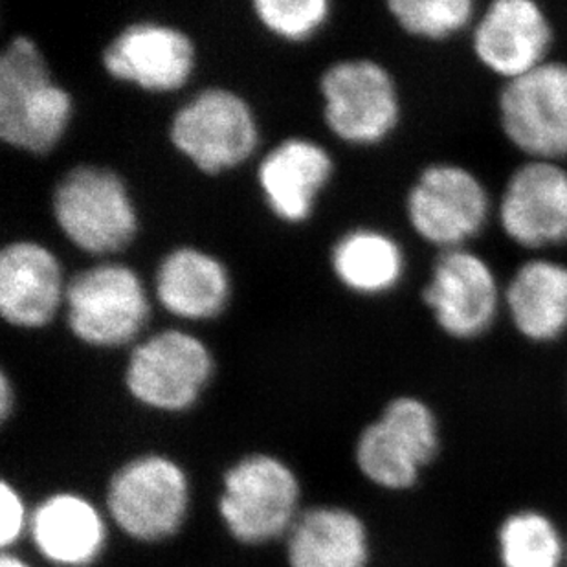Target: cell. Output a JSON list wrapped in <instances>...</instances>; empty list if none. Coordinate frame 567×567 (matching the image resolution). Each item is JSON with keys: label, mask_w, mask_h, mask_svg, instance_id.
Returning a JSON list of instances; mask_svg holds the SVG:
<instances>
[{"label": "cell", "mask_w": 567, "mask_h": 567, "mask_svg": "<svg viewBox=\"0 0 567 567\" xmlns=\"http://www.w3.org/2000/svg\"><path fill=\"white\" fill-rule=\"evenodd\" d=\"M173 145L204 173L239 166L257 145L252 111L236 92L206 89L178 109L169 127Z\"/></svg>", "instance_id": "cell-14"}, {"label": "cell", "mask_w": 567, "mask_h": 567, "mask_svg": "<svg viewBox=\"0 0 567 567\" xmlns=\"http://www.w3.org/2000/svg\"><path fill=\"white\" fill-rule=\"evenodd\" d=\"M64 300L58 257L33 241L6 245L0 252V315L10 326H49Z\"/></svg>", "instance_id": "cell-17"}, {"label": "cell", "mask_w": 567, "mask_h": 567, "mask_svg": "<svg viewBox=\"0 0 567 567\" xmlns=\"http://www.w3.org/2000/svg\"><path fill=\"white\" fill-rule=\"evenodd\" d=\"M72 114V100L55 83L38 44L11 39L0 55V138L17 150L47 155Z\"/></svg>", "instance_id": "cell-3"}, {"label": "cell", "mask_w": 567, "mask_h": 567, "mask_svg": "<svg viewBox=\"0 0 567 567\" xmlns=\"http://www.w3.org/2000/svg\"><path fill=\"white\" fill-rule=\"evenodd\" d=\"M494 231L519 256L567 250V164L519 161L496 193Z\"/></svg>", "instance_id": "cell-5"}, {"label": "cell", "mask_w": 567, "mask_h": 567, "mask_svg": "<svg viewBox=\"0 0 567 567\" xmlns=\"http://www.w3.org/2000/svg\"><path fill=\"white\" fill-rule=\"evenodd\" d=\"M33 546L55 567H91L107 546V524L91 499L55 493L30 514Z\"/></svg>", "instance_id": "cell-18"}, {"label": "cell", "mask_w": 567, "mask_h": 567, "mask_svg": "<svg viewBox=\"0 0 567 567\" xmlns=\"http://www.w3.org/2000/svg\"><path fill=\"white\" fill-rule=\"evenodd\" d=\"M498 557L502 567H564L567 547L547 514L524 508L499 525Z\"/></svg>", "instance_id": "cell-24"}, {"label": "cell", "mask_w": 567, "mask_h": 567, "mask_svg": "<svg viewBox=\"0 0 567 567\" xmlns=\"http://www.w3.org/2000/svg\"><path fill=\"white\" fill-rule=\"evenodd\" d=\"M11 408H13V390H11L10 379L2 373L0 375V419L2 421L10 417Z\"/></svg>", "instance_id": "cell-27"}, {"label": "cell", "mask_w": 567, "mask_h": 567, "mask_svg": "<svg viewBox=\"0 0 567 567\" xmlns=\"http://www.w3.org/2000/svg\"><path fill=\"white\" fill-rule=\"evenodd\" d=\"M331 262L343 287L373 298L395 292L410 268L404 245L379 228L348 231L332 248Z\"/></svg>", "instance_id": "cell-22"}, {"label": "cell", "mask_w": 567, "mask_h": 567, "mask_svg": "<svg viewBox=\"0 0 567 567\" xmlns=\"http://www.w3.org/2000/svg\"><path fill=\"white\" fill-rule=\"evenodd\" d=\"M0 567H32L30 564L24 563L21 557H17V555H11V553L4 551L2 553V557H0Z\"/></svg>", "instance_id": "cell-28"}, {"label": "cell", "mask_w": 567, "mask_h": 567, "mask_svg": "<svg viewBox=\"0 0 567 567\" xmlns=\"http://www.w3.org/2000/svg\"><path fill=\"white\" fill-rule=\"evenodd\" d=\"M331 173L332 161L326 150L311 140L290 138L262 158L257 181L276 217L301 223L311 215L316 195Z\"/></svg>", "instance_id": "cell-19"}, {"label": "cell", "mask_w": 567, "mask_h": 567, "mask_svg": "<svg viewBox=\"0 0 567 567\" xmlns=\"http://www.w3.org/2000/svg\"><path fill=\"white\" fill-rule=\"evenodd\" d=\"M287 538L289 567H368L370 533L359 514L338 505L300 513Z\"/></svg>", "instance_id": "cell-20"}, {"label": "cell", "mask_w": 567, "mask_h": 567, "mask_svg": "<svg viewBox=\"0 0 567 567\" xmlns=\"http://www.w3.org/2000/svg\"><path fill=\"white\" fill-rule=\"evenodd\" d=\"M55 223L89 254L124 250L136 236V214L125 184L105 167L78 166L55 186Z\"/></svg>", "instance_id": "cell-12"}, {"label": "cell", "mask_w": 567, "mask_h": 567, "mask_svg": "<svg viewBox=\"0 0 567 567\" xmlns=\"http://www.w3.org/2000/svg\"><path fill=\"white\" fill-rule=\"evenodd\" d=\"M321 94L327 125L348 144L379 145L401 127V86L380 61L362 58L332 64L321 75Z\"/></svg>", "instance_id": "cell-10"}, {"label": "cell", "mask_w": 567, "mask_h": 567, "mask_svg": "<svg viewBox=\"0 0 567 567\" xmlns=\"http://www.w3.org/2000/svg\"><path fill=\"white\" fill-rule=\"evenodd\" d=\"M466 47L491 78L505 83L557 54V24L547 0L483 2Z\"/></svg>", "instance_id": "cell-9"}, {"label": "cell", "mask_w": 567, "mask_h": 567, "mask_svg": "<svg viewBox=\"0 0 567 567\" xmlns=\"http://www.w3.org/2000/svg\"><path fill=\"white\" fill-rule=\"evenodd\" d=\"M195 50L186 33L156 22L124 28L103 52V66L114 80L144 91H177L188 81Z\"/></svg>", "instance_id": "cell-16"}, {"label": "cell", "mask_w": 567, "mask_h": 567, "mask_svg": "<svg viewBox=\"0 0 567 567\" xmlns=\"http://www.w3.org/2000/svg\"><path fill=\"white\" fill-rule=\"evenodd\" d=\"M441 423L434 406L419 395H396L364 426L354 446L362 476L385 491H408L440 455Z\"/></svg>", "instance_id": "cell-4"}, {"label": "cell", "mask_w": 567, "mask_h": 567, "mask_svg": "<svg viewBox=\"0 0 567 567\" xmlns=\"http://www.w3.org/2000/svg\"><path fill=\"white\" fill-rule=\"evenodd\" d=\"M504 272L482 247L430 252L419 298L435 329L455 343H476L504 323Z\"/></svg>", "instance_id": "cell-2"}, {"label": "cell", "mask_w": 567, "mask_h": 567, "mask_svg": "<svg viewBox=\"0 0 567 567\" xmlns=\"http://www.w3.org/2000/svg\"><path fill=\"white\" fill-rule=\"evenodd\" d=\"M192 491L188 474L172 457L144 454L114 472L107 485V513L124 535L161 544L183 529Z\"/></svg>", "instance_id": "cell-7"}, {"label": "cell", "mask_w": 567, "mask_h": 567, "mask_svg": "<svg viewBox=\"0 0 567 567\" xmlns=\"http://www.w3.org/2000/svg\"><path fill=\"white\" fill-rule=\"evenodd\" d=\"M156 298L184 320H208L225 309L230 281L223 262L197 248H177L158 265Z\"/></svg>", "instance_id": "cell-21"}, {"label": "cell", "mask_w": 567, "mask_h": 567, "mask_svg": "<svg viewBox=\"0 0 567 567\" xmlns=\"http://www.w3.org/2000/svg\"><path fill=\"white\" fill-rule=\"evenodd\" d=\"M496 114L519 161L567 164V58L553 55L527 74L499 83Z\"/></svg>", "instance_id": "cell-8"}, {"label": "cell", "mask_w": 567, "mask_h": 567, "mask_svg": "<svg viewBox=\"0 0 567 567\" xmlns=\"http://www.w3.org/2000/svg\"><path fill=\"white\" fill-rule=\"evenodd\" d=\"M214 373V359L198 338L158 332L128 354L125 388L134 401L156 412H184L198 401Z\"/></svg>", "instance_id": "cell-13"}, {"label": "cell", "mask_w": 567, "mask_h": 567, "mask_svg": "<svg viewBox=\"0 0 567 567\" xmlns=\"http://www.w3.org/2000/svg\"><path fill=\"white\" fill-rule=\"evenodd\" d=\"M30 529V516L21 494L10 482L0 483V546L8 551Z\"/></svg>", "instance_id": "cell-26"}, {"label": "cell", "mask_w": 567, "mask_h": 567, "mask_svg": "<svg viewBox=\"0 0 567 567\" xmlns=\"http://www.w3.org/2000/svg\"><path fill=\"white\" fill-rule=\"evenodd\" d=\"M64 303L72 334L94 348L133 342L150 316L138 274L118 262H103L75 274L64 287Z\"/></svg>", "instance_id": "cell-11"}, {"label": "cell", "mask_w": 567, "mask_h": 567, "mask_svg": "<svg viewBox=\"0 0 567 567\" xmlns=\"http://www.w3.org/2000/svg\"><path fill=\"white\" fill-rule=\"evenodd\" d=\"M295 471L270 454H250L225 472L219 514L234 540L262 546L289 535L300 516Z\"/></svg>", "instance_id": "cell-6"}, {"label": "cell", "mask_w": 567, "mask_h": 567, "mask_svg": "<svg viewBox=\"0 0 567 567\" xmlns=\"http://www.w3.org/2000/svg\"><path fill=\"white\" fill-rule=\"evenodd\" d=\"M259 21L279 38L306 41L329 16L327 0H256Z\"/></svg>", "instance_id": "cell-25"}, {"label": "cell", "mask_w": 567, "mask_h": 567, "mask_svg": "<svg viewBox=\"0 0 567 567\" xmlns=\"http://www.w3.org/2000/svg\"><path fill=\"white\" fill-rule=\"evenodd\" d=\"M504 323L535 348L567 338V256H522L505 272Z\"/></svg>", "instance_id": "cell-15"}, {"label": "cell", "mask_w": 567, "mask_h": 567, "mask_svg": "<svg viewBox=\"0 0 567 567\" xmlns=\"http://www.w3.org/2000/svg\"><path fill=\"white\" fill-rule=\"evenodd\" d=\"M402 209L408 228L430 252L476 247L494 230L496 192L476 169L434 161L413 175Z\"/></svg>", "instance_id": "cell-1"}, {"label": "cell", "mask_w": 567, "mask_h": 567, "mask_svg": "<svg viewBox=\"0 0 567 567\" xmlns=\"http://www.w3.org/2000/svg\"><path fill=\"white\" fill-rule=\"evenodd\" d=\"M483 0H390L385 11L415 43L443 47L465 39Z\"/></svg>", "instance_id": "cell-23"}]
</instances>
